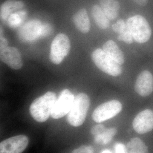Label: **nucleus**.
<instances>
[{"label": "nucleus", "instance_id": "1", "mask_svg": "<svg viewBox=\"0 0 153 153\" xmlns=\"http://www.w3.org/2000/svg\"><path fill=\"white\" fill-rule=\"evenodd\" d=\"M54 92L48 91L36 99L30 107V114L35 120L39 123L46 121L51 116L52 108L57 100Z\"/></svg>", "mask_w": 153, "mask_h": 153}, {"label": "nucleus", "instance_id": "2", "mask_svg": "<svg viewBox=\"0 0 153 153\" xmlns=\"http://www.w3.org/2000/svg\"><path fill=\"white\" fill-rule=\"evenodd\" d=\"M90 105V99L85 93L77 94L67 114L68 123L74 127L82 125L85 121Z\"/></svg>", "mask_w": 153, "mask_h": 153}, {"label": "nucleus", "instance_id": "3", "mask_svg": "<svg viewBox=\"0 0 153 153\" xmlns=\"http://www.w3.org/2000/svg\"><path fill=\"white\" fill-rule=\"evenodd\" d=\"M134 40L143 44L149 40L152 34L150 25L142 16L136 15L129 18L126 22Z\"/></svg>", "mask_w": 153, "mask_h": 153}, {"label": "nucleus", "instance_id": "4", "mask_svg": "<svg viewBox=\"0 0 153 153\" xmlns=\"http://www.w3.org/2000/svg\"><path fill=\"white\" fill-rule=\"evenodd\" d=\"M91 59L97 67L111 76H116L122 73L121 65L109 57L103 49H96L91 54Z\"/></svg>", "mask_w": 153, "mask_h": 153}, {"label": "nucleus", "instance_id": "5", "mask_svg": "<svg viewBox=\"0 0 153 153\" xmlns=\"http://www.w3.org/2000/svg\"><path fill=\"white\" fill-rule=\"evenodd\" d=\"M70 49L71 43L68 36L64 33H59L52 41L49 59L54 64H59L68 55Z\"/></svg>", "mask_w": 153, "mask_h": 153}, {"label": "nucleus", "instance_id": "6", "mask_svg": "<svg viewBox=\"0 0 153 153\" xmlns=\"http://www.w3.org/2000/svg\"><path fill=\"white\" fill-rule=\"evenodd\" d=\"M122 109V105L117 100H110L97 107L92 115L96 122L100 123L108 120L118 114Z\"/></svg>", "mask_w": 153, "mask_h": 153}, {"label": "nucleus", "instance_id": "7", "mask_svg": "<svg viewBox=\"0 0 153 153\" xmlns=\"http://www.w3.org/2000/svg\"><path fill=\"white\" fill-rule=\"evenodd\" d=\"M74 94L68 89L62 90L54 105L51 117L58 119L68 114L74 102Z\"/></svg>", "mask_w": 153, "mask_h": 153}, {"label": "nucleus", "instance_id": "8", "mask_svg": "<svg viewBox=\"0 0 153 153\" xmlns=\"http://www.w3.org/2000/svg\"><path fill=\"white\" fill-rule=\"evenodd\" d=\"M27 136L19 135L4 140L0 143V153H22L29 144Z\"/></svg>", "mask_w": 153, "mask_h": 153}, {"label": "nucleus", "instance_id": "9", "mask_svg": "<svg viewBox=\"0 0 153 153\" xmlns=\"http://www.w3.org/2000/svg\"><path fill=\"white\" fill-rule=\"evenodd\" d=\"M133 127L137 133L143 134L153 129V111L146 109L137 115L133 122Z\"/></svg>", "mask_w": 153, "mask_h": 153}, {"label": "nucleus", "instance_id": "10", "mask_svg": "<svg viewBox=\"0 0 153 153\" xmlns=\"http://www.w3.org/2000/svg\"><path fill=\"white\" fill-rule=\"evenodd\" d=\"M0 57L1 60L12 69L19 70L23 67L22 55L16 47H6L1 51Z\"/></svg>", "mask_w": 153, "mask_h": 153}, {"label": "nucleus", "instance_id": "11", "mask_svg": "<svg viewBox=\"0 0 153 153\" xmlns=\"http://www.w3.org/2000/svg\"><path fill=\"white\" fill-rule=\"evenodd\" d=\"M134 88L140 95L143 97L149 95L153 91L152 74L147 70L141 72L137 77Z\"/></svg>", "mask_w": 153, "mask_h": 153}, {"label": "nucleus", "instance_id": "12", "mask_svg": "<svg viewBox=\"0 0 153 153\" xmlns=\"http://www.w3.org/2000/svg\"><path fill=\"white\" fill-rule=\"evenodd\" d=\"M102 49L109 57L120 65L124 63L125 57L123 52L112 40L106 41L102 46Z\"/></svg>", "mask_w": 153, "mask_h": 153}, {"label": "nucleus", "instance_id": "13", "mask_svg": "<svg viewBox=\"0 0 153 153\" xmlns=\"http://www.w3.org/2000/svg\"><path fill=\"white\" fill-rule=\"evenodd\" d=\"M73 21L76 29L81 33H86L90 31V20L87 11L85 9L79 10L74 15Z\"/></svg>", "mask_w": 153, "mask_h": 153}, {"label": "nucleus", "instance_id": "14", "mask_svg": "<svg viewBox=\"0 0 153 153\" xmlns=\"http://www.w3.org/2000/svg\"><path fill=\"white\" fill-rule=\"evenodd\" d=\"M100 7L109 20L117 18L120 4L117 0H99Z\"/></svg>", "mask_w": 153, "mask_h": 153}, {"label": "nucleus", "instance_id": "15", "mask_svg": "<svg viewBox=\"0 0 153 153\" xmlns=\"http://www.w3.org/2000/svg\"><path fill=\"white\" fill-rule=\"evenodd\" d=\"M91 15L98 27L102 30H106L109 28V19L106 16L100 6L94 5L91 9Z\"/></svg>", "mask_w": 153, "mask_h": 153}, {"label": "nucleus", "instance_id": "16", "mask_svg": "<svg viewBox=\"0 0 153 153\" xmlns=\"http://www.w3.org/2000/svg\"><path fill=\"white\" fill-rule=\"evenodd\" d=\"M24 6V3L22 1L8 0L4 3L1 7V16L4 19H6L11 12L22 8Z\"/></svg>", "mask_w": 153, "mask_h": 153}, {"label": "nucleus", "instance_id": "17", "mask_svg": "<svg viewBox=\"0 0 153 153\" xmlns=\"http://www.w3.org/2000/svg\"><path fill=\"white\" fill-rule=\"evenodd\" d=\"M128 153H149L147 146L139 138L132 139L127 144Z\"/></svg>", "mask_w": 153, "mask_h": 153}, {"label": "nucleus", "instance_id": "18", "mask_svg": "<svg viewBox=\"0 0 153 153\" xmlns=\"http://www.w3.org/2000/svg\"><path fill=\"white\" fill-rule=\"evenodd\" d=\"M117 132V130L114 128H106L103 132L94 136V140L96 143L100 144H107L111 140Z\"/></svg>", "mask_w": 153, "mask_h": 153}, {"label": "nucleus", "instance_id": "19", "mask_svg": "<svg viewBox=\"0 0 153 153\" xmlns=\"http://www.w3.org/2000/svg\"><path fill=\"white\" fill-rule=\"evenodd\" d=\"M117 39L119 41H123L124 42L128 44H132L134 40L130 30H129L128 27L123 33L119 34Z\"/></svg>", "mask_w": 153, "mask_h": 153}, {"label": "nucleus", "instance_id": "20", "mask_svg": "<svg viewBox=\"0 0 153 153\" xmlns=\"http://www.w3.org/2000/svg\"><path fill=\"white\" fill-rule=\"evenodd\" d=\"M127 28L126 24L122 19H119L115 24L112 25V29L113 32L119 34L123 33Z\"/></svg>", "mask_w": 153, "mask_h": 153}, {"label": "nucleus", "instance_id": "21", "mask_svg": "<svg viewBox=\"0 0 153 153\" xmlns=\"http://www.w3.org/2000/svg\"><path fill=\"white\" fill-rule=\"evenodd\" d=\"M72 153H94V150L91 146H82L74 150Z\"/></svg>", "mask_w": 153, "mask_h": 153}, {"label": "nucleus", "instance_id": "22", "mask_svg": "<svg viewBox=\"0 0 153 153\" xmlns=\"http://www.w3.org/2000/svg\"><path fill=\"white\" fill-rule=\"evenodd\" d=\"M106 129L105 126L102 124H98L94 126L91 130V133L94 136L97 135L103 132Z\"/></svg>", "mask_w": 153, "mask_h": 153}, {"label": "nucleus", "instance_id": "23", "mask_svg": "<svg viewBox=\"0 0 153 153\" xmlns=\"http://www.w3.org/2000/svg\"><path fill=\"white\" fill-rule=\"evenodd\" d=\"M115 153H127L125 146L122 143H118L115 146Z\"/></svg>", "mask_w": 153, "mask_h": 153}, {"label": "nucleus", "instance_id": "24", "mask_svg": "<svg viewBox=\"0 0 153 153\" xmlns=\"http://www.w3.org/2000/svg\"><path fill=\"white\" fill-rule=\"evenodd\" d=\"M8 45V41L5 38L1 37V44H0V49L1 51L5 49L6 47H7Z\"/></svg>", "mask_w": 153, "mask_h": 153}, {"label": "nucleus", "instance_id": "25", "mask_svg": "<svg viewBox=\"0 0 153 153\" xmlns=\"http://www.w3.org/2000/svg\"><path fill=\"white\" fill-rule=\"evenodd\" d=\"M137 4L140 6H145L148 4L149 0H132Z\"/></svg>", "mask_w": 153, "mask_h": 153}, {"label": "nucleus", "instance_id": "26", "mask_svg": "<svg viewBox=\"0 0 153 153\" xmlns=\"http://www.w3.org/2000/svg\"><path fill=\"white\" fill-rule=\"evenodd\" d=\"M101 153H112L111 152V151L109 150H104L102 151V152H101Z\"/></svg>", "mask_w": 153, "mask_h": 153}]
</instances>
